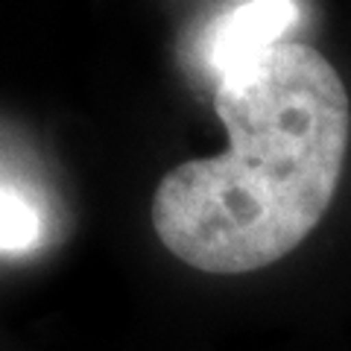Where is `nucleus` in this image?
<instances>
[{"instance_id":"obj_1","label":"nucleus","mask_w":351,"mask_h":351,"mask_svg":"<svg viewBox=\"0 0 351 351\" xmlns=\"http://www.w3.org/2000/svg\"><path fill=\"white\" fill-rule=\"evenodd\" d=\"M228 149L173 167L152 228L182 263L243 276L287 258L331 208L346 167L351 106L331 62L281 41L217 80Z\"/></svg>"},{"instance_id":"obj_2","label":"nucleus","mask_w":351,"mask_h":351,"mask_svg":"<svg viewBox=\"0 0 351 351\" xmlns=\"http://www.w3.org/2000/svg\"><path fill=\"white\" fill-rule=\"evenodd\" d=\"M299 21L295 0H243L208 29L205 64L217 80L258 59L269 47L287 41V29Z\"/></svg>"},{"instance_id":"obj_3","label":"nucleus","mask_w":351,"mask_h":351,"mask_svg":"<svg viewBox=\"0 0 351 351\" xmlns=\"http://www.w3.org/2000/svg\"><path fill=\"white\" fill-rule=\"evenodd\" d=\"M41 240V214L24 193L0 184V252L18 255Z\"/></svg>"}]
</instances>
